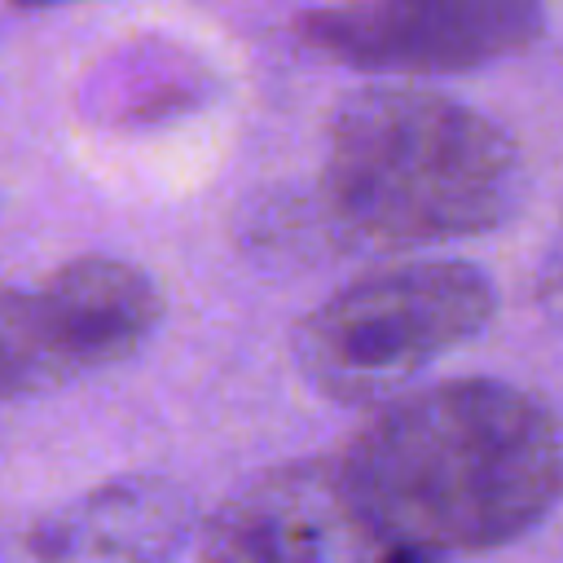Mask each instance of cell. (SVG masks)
<instances>
[{
    "instance_id": "6da1fadb",
    "label": "cell",
    "mask_w": 563,
    "mask_h": 563,
    "mask_svg": "<svg viewBox=\"0 0 563 563\" xmlns=\"http://www.w3.org/2000/svg\"><path fill=\"white\" fill-rule=\"evenodd\" d=\"M334 462L369 523L431 563L523 537L563 493L559 422L501 378L400 391Z\"/></svg>"
},
{
    "instance_id": "7a4b0ae2",
    "label": "cell",
    "mask_w": 563,
    "mask_h": 563,
    "mask_svg": "<svg viewBox=\"0 0 563 563\" xmlns=\"http://www.w3.org/2000/svg\"><path fill=\"white\" fill-rule=\"evenodd\" d=\"M321 194L356 238L453 242L515 216L523 163L493 119L444 92L361 88L330 119Z\"/></svg>"
},
{
    "instance_id": "3957f363",
    "label": "cell",
    "mask_w": 563,
    "mask_h": 563,
    "mask_svg": "<svg viewBox=\"0 0 563 563\" xmlns=\"http://www.w3.org/2000/svg\"><path fill=\"white\" fill-rule=\"evenodd\" d=\"M493 308V282L475 264H396L317 303L295 330V365L339 405H387L427 365L475 339Z\"/></svg>"
},
{
    "instance_id": "277c9868",
    "label": "cell",
    "mask_w": 563,
    "mask_h": 563,
    "mask_svg": "<svg viewBox=\"0 0 563 563\" xmlns=\"http://www.w3.org/2000/svg\"><path fill=\"white\" fill-rule=\"evenodd\" d=\"M541 0H343L299 13V35L369 75H457L528 48Z\"/></svg>"
},
{
    "instance_id": "5b68a950",
    "label": "cell",
    "mask_w": 563,
    "mask_h": 563,
    "mask_svg": "<svg viewBox=\"0 0 563 563\" xmlns=\"http://www.w3.org/2000/svg\"><path fill=\"white\" fill-rule=\"evenodd\" d=\"M202 563H431L396 550L339 462H286L246 479L202 528Z\"/></svg>"
},
{
    "instance_id": "8992f818",
    "label": "cell",
    "mask_w": 563,
    "mask_h": 563,
    "mask_svg": "<svg viewBox=\"0 0 563 563\" xmlns=\"http://www.w3.org/2000/svg\"><path fill=\"white\" fill-rule=\"evenodd\" d=\"M189 532V497L154 475L110 479L31 523L35 563H167Z\"/></svg>"
},
{
    "instance_id": "52a82bcc",
    "label": "cell",
    "mask_w": 563,
    "mask_h": 563,
    "mask_svg": "<svg viewBox=\"0 0 563 563\" xmlns=\"http://www.w3.org/2000/svg\"><path fill=\"white\" fill-rule=\"evenodd\" d=\"M57 339L75 374L132 356L163 317L158 286L128 260L79 255L40 282Z\"/></svg>"
},
{
    "instance_id": "ba28073f",
    "label": "cell",
    "mask_w": 563,
    "mask_h": 563,
    "mask_svg": "<svg viewBox=\"0 0 563 563\" xmlns=\"http://www.w3.org/2000/svg\"><path fill=\"white\" fill-rule=\"evenodd\" d=\"M79 378L40 286L0 282V400L35 396L57 383Z\"/></svg>"
},
{
    "instance_id": "9c48e42d",
    "label": "cell",
    "mask_w": 563,
    "mask_h": 563,
    "mask_svg": "<svg viewBox=\"0 0 563 563\" xmlns=\"http://www.w3.org/2000/svg\"><path fill=\"white\" fill-rule=\"evenodd\" d=\"M545 282L563 295V220H559V238H554V251H550V264H545Z\"/></svg>"
},
{
    "instance_id": "30bf717a",
    "label": "cell",
    "mask_w": 563,
    "mask_h": 563,
    "mask_svg": "<svg viewBox=\"0 0 563 563\" xmlns=\"http://www.w3.org/2000/svg\"><path fill=\"white\" fill-rule=\"evenodd\" d=\"M18 9H53V4H66V0H9Z\"/></svg>"
}]
</instances>
